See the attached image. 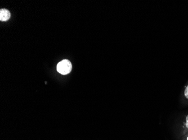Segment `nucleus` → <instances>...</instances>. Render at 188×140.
<instances>
[{"mask_svg": "<svg viewBox=\"0 0 188 140\" xmlns=\"http://www.w3.org/2000/svg\"><path fill=\"white\" fill-rule=\"evenodd\" d=\"M57 71L62 75H66L71 72L72 65L71 62L68 60H64L58 63L57 65Z\"/></svg>", "mask_w": 188, "mask_h": 140, "instance_id": "nucleus-1", "label": "nucleus"}, {"mask_svg": "<svg viewBox=\"0 0 188 140\" xmlns=\"http://www.w3.org/2000/svg\"><path fill=\"white\" fill-rule=\"evenodd\" d=\"M10 18V13L7 10L1 9L0 11V20L2 21H7Z\"/></svg>", "mask_w": 188, "mask_h": 140, "instance_id": "nucleus-2", "label": "nucleus"}, {"mask_svg": "<svg viewBox=\"0 0 188 140\" xmlns=\"http://www.w3.org/2000/svg\"><path fill=\"white\" fill-rule=\"evenodd\" d=\"M184 95H185V97L186 98H187L188 99V85L187 86L186 89L185 90V91H184Z\"/></svg>", "mask_w": 188, "mask_h": 140, "instance_id": "nucleus-3", "label": "nucleus"}, {"mask_svg": "<svg viewBox=\"0 0 188 140\" xmlns=\"http://www.w3.org/2000/svg\"><path fill=\"white\" fill-rule=\"evenodd\" d=\"M185 125H186L187 128H188V115L186 117V123H185Z\"/></svg>", "mask_w": 188, "mask_h": 140, "instance_id": "nucleus-4", "label": "nucleus"}, {"mask_svg": "<svg viewBox=\"0 0 188 140\" xmlns=\"http://www.w3.org/2000/svg\"><path fill=\"white\" fill-rule=\"evenodd\" d=\"M187 140H188V139H187Z\"/></svg>", "mask_w": 188, "mask_h": 140, "instance_id": "nucleus-5", "label": "nucleus"}]
</instances>
